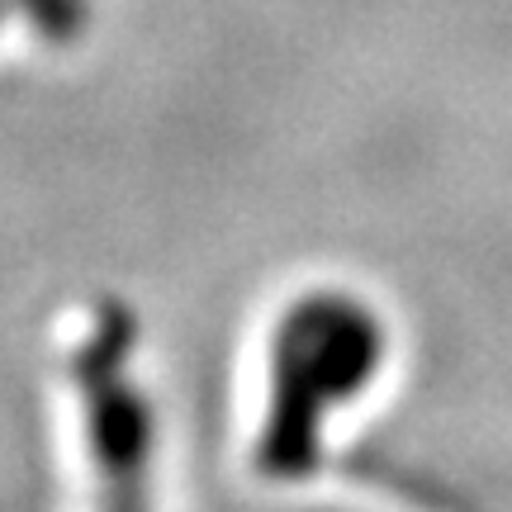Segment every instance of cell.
Masks as SVG:
<instances>
[{"label":"cell","instance_id":"obj_1","mask_svg":"<svg viewBox=\"0 0 512 512\" xmlns=\"http://www.w3.org/2000/svg\"><path fill=\"white\" fill-rule=\"evenodd\" d=\"M389 328L356 290H304L266 342V408L256 422V470L304 479L323 456L328 422L380 380Z\"/></svg>","mask_w":512,"mask_h":512},{"label":"cell","instance_id":"obj_2","mask_svg":"<svg viewBox=\"0 0 512 512\" xmlns=\"http://www.w3.org/2000/svg\"><path fill=\"white\" fill-rule=\"evenodd\" d=\"M138 328L119 304H100L76 347V389L86 413V441L100 465L110 512H147L152 465V403L133 370Z\"/></svg>","mask_w":512,"mask_h":512},{"label":"cell","instance_id":"obj_3","mask_svg":"<svg viewBox=\"0 0 512 512\" xmlns=\"http://www.w3.org/2000/svg\"><path fill=\"white\" fill-rule=\"evenodd\" d=\"M10 10L34 24L43 38H57V43H72L81 29H86V0H10Z\"/></svg>","mask_w":512,"mask_h":512},{"label":"cell","instance_id":"obj_4","mask_svg":"<svg viewBox=\"0 0 512 512\" xmlns=\"http://www.w3.org/2000/svg\"><path fill=\"white\" fill-rule=\"evenodd\" d=\"M5 15H10V0H0V24H5Z\"/></svg>","mask_w":512,"mask_h":512}]
</instances>
